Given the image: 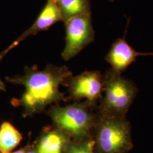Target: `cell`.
<instances>
[{"mask_svg":"<svg viewBox=\"0 0 153 153\" xmlns=\"http://www.w3.org/2000/svg\"><path fill=\"white\" fill-rule=\"evenodd\" d=\"M22 134L9 122L0 126V153H10L21 142Z\"/></svg>","mask_w":153,"mask_h":153,"instance_id":"30bf717a","label":"cell"},{"mask_svg":"<svg viewBox=\"0 0 153 153\" xmlns=\"http://www.w3.org/2000/svg\"><path fill=\"white\" fill-rule=\"evenodd\" d=\"M65 136L61 132H48L42 137L39 143L38 153H61L65 144Z\"/></svg>","mask_w":153,"mask_h":153,"instance_id":"8fae6325","label":"cell"},{"mask_svg":"<svg viewBox=\"0 0 153 153\" xmlns=\"http://www.w3.org/2000/svg\"><path fill=\"white\" fill-rule=\"evenodd\" d=\"M27 153V152L26 149H24L19 150H18V151H16V152H13V153Z\"/></svg>","mask_w":153,"mask_h":153,"instance_id":"5bb4252c","label":"cell"},{"mask_svg":"<svg viewBox=\"0 0 153 153\" xmlns=\"http://www.w3.org/2000/svg\"><path fill=\"white\" fill-rule=\"evenodd\" d=\"M27 153H38V152L36 150H31L27 152Z\"/></svg>","mask_w":153,"mask_h":153,"instance_id":"9a60e30c","label":"cell"},{"mask_svg":"<svg viewBox=\"0 0 153 153\" xmlns=\"http://www.w3.org/2000/svg\"><path fill=\"white\" fill-rule=\"evenodd\" d=\"M88 105L74 104L56 108L51 111V115L61 131L84 141L90 139L97 121Z\"/></svg>","mask_w":153,"mask_h":153,"instance_id":"277c9868","label":"cell"},{"mask_svg":"<svg viewBox=\"0 0 153 153\" xmlns=\"http://www.w3.org/2000/svg\"><path fill=\"white\" fill-rule=\"evenodd\" d=\"M141 56H153V52H138L133 49L124 38L117 39L112 45L106 60L112 70L121 74Z\"/></svg>","mask_w":153,"mask_h":153,"instance_id":"52a82bcc","label":"cell"},{"mask_svg":"<svg viewBox=\"0 0 153 153\" xmlns=\"http://www.w3.org/2000/svg\"><path fill=\"white\" fill-rule=\"evenodd\" d=\"M69 73L65 68L50 67L41 71H29L25 76L7 79L25 86V92L19 101L25 114L31 115L61 98L59 87Z\"/></svg>","mask_w":153,"mask_h":153,"instance_id":"6da1fadb","label":"cell"},{"mask_svg":"<svg viewBox=\"0 0 153 153\" xmlns=\"http://www.w3.org/2000/svg\"><path fill=\"white\" fill-rule=\"evenodd\" d=\"M95 142L93 140L73 143L67 148L66 153H95Z\"/></svg>","mask_w":153,"mask_h":153,"instance_id":"7c38bea8","label":"cell"},{"mask_svg":"<svg viewBox=\"0 0 153 153\" xmlns=\"http://www.w3.org/2000/svg\"><path fill=\"white\" fill-rule=\"evenodd\" d=\"M109 1H111V2H112V1H114L115 0H108Z\"/></svg>","mask_w":153,"mask_h":153,"instance_id":"2e32d148","label":"cell"},{"mask_svg":"<svg viewBox=\"0 0 153 153\" xmlns=\"http://www.w3.org/2000/svg\"><path fill=\"white\" fill-rule=\"evenodd\" d=\"M57 2L64 22L73 17L91 15L90 0H57Z\"/></svg>","mask_w":153,"mask_h":153,"instance_id":"9c48e42d","label":"cell"},{"mask_svg":"<svg viewBox=\"0 0 153 153\" xmlns=\"http://www.w3.org/2000/svg\"><path fill=\"white\" fill-rule=\"evenodd\" d=\"M65 23L66 44L62 56L68 60L94 40L95 33L91 15L73 17Z\"/></svg>","mask_w":153,"mask_h":153,"instance_id":"5b68a950","label":"cell"},{"mask_svg":"<svg viewBox=\"0 0 153 153\" xmlns=\"http://www.w3.org/2000/svg\"><path fill=\"white\" fill-rule=\"evenodd\" d=\"M60 21L62 16L57 0H48L36 21L16 40L20 43L28 36L46 30Z\"/></svg>","mask_w":153,"mask_h":153,"instance_id":"ba28073f","label":"cell"},{"mask_svg":"<svg viewBox=\"0 0 153 153\" xmlns=\"http://www.w3.org/2000/svg\"><path fill=\"white\" fill-rule=\"evenodd\" d=\"M71 91L75 98H86L93 104L103 91V78L98 71H86L73 79Z\"/></svg>","mask_w":153,"mask_h":153,"instance_id":"8992f818","label":"cell"},{"mask_svg":"<svg viewBox=\"0 0 153 153\" xmlns=\"http://www.w3.org/2000/svg\"><path fill=\"white\" fill-rule=\"evenodd\" d=\"M104 97L100 113L118 117H126L137 93L133 82L111 71L103 78Z\"/></svg>","mask_w":153,"mask_h":153,"instance_id":"3957f363","label":"cell"},{"mask_svg":"<svg viewBox=\"0 0 153 153\" xmlns=\"http://www.w3.org/2000/svg\"><path fill=\"white\" fill-rule=\"evenodd\" d=\"M19 44V43L16 40V41H14L12 44L7 48H6V49H5L4 51H3L2 52H1V53H0V62H1V61L2 60V59H3V57L5 56L10 50L13 49V48H14L15 47H16V45H18V44ZM6 88H5V85L4 84V83L2 82V81L1 80V79H0V91H5Z\"/></svg>","mask_w":153,"mask_h":153,"instance_id":"4fadbf2b","label":"cell"},{"mask_svg":"<svg viewBox=\"0 0 153 153\" xmlns=\"http://www.w3.org/2000/svg\"><path fill=\"white\" fill-rule=\"evenodd\" d=\"M95 128L94 141L99 153H128L133 148L131 125L126 117L100 113Z\"/></svg>","mask_w":153,"mask_h":153,"instance_id":"7a4b0ae2","label":"cell"}]
</instances>
